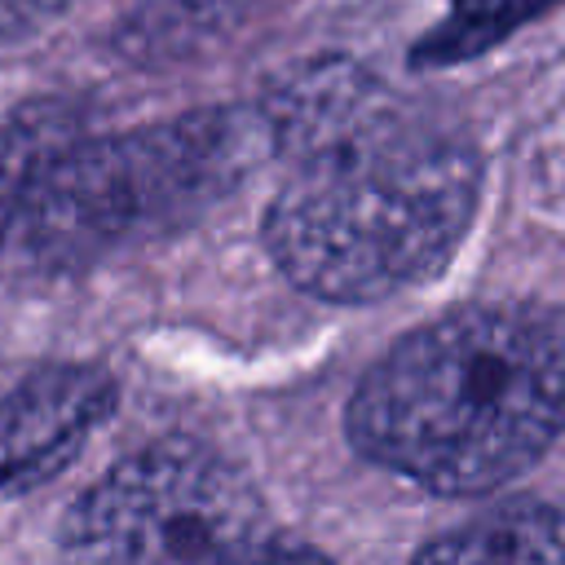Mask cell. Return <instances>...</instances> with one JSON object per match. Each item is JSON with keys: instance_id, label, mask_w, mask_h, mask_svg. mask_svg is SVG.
<instances>
[{"instance_id": "obj_5", "label": "cell", "mask_w": 565, "mask_h": 565, "mask_svg": "<svg viewBox=\"0 0 565 565\" xmlns=\"http://www.w3.org/2000/svg\"><path fill=\"white\" fill-rule=\"evenodd\" d=\"M119 388L106 366L44 362L0 397V499L53 481L115 415Z\"/></svg>"}, {"instance_id": "obj_6", "label": "cell", "mask_w": 565, "mask_h": 565, "mask_svg": "<svg viewBox=\"0 0 565 565\" xmlns=\"http://www.w3.org/2000/svg\"><path fill=\"white\" fill-rule=\"evenodd\" d=\"M419 561H565V512L547 503H503L424 543Z\"/></svg>"}, {"instance_id": "obj_1", "label": "cell", "mask_w": 565, "mask_h": 565, "mask_svg": "<svg viewBox=\"0 0 565 565\" xmlns=\"http://www.w3.org/2000/svg\"><path fill=\"white\" fill-rule=\"evenodd\" d=\"M260 115L287 159L260 243L291 287L371 305L450 260L481 194V154L455 119L349 57L291 71Z\"/></svg>"}, {"instance_id": "obj_7", "label": "cell", "mask_w": 565, "mask_h": 565, "mask_svg": "<svg viewBox=\"0 0 565 565\" xmlns=\"http://www.w3.org/2000/svg\"><path fill=\"white\" fill-rule=\"evenodd\" d=\"M66 119L71 106L62 102H26L0 119V282L13 278L31 181Z\"/></svg>"}, {"instance_id": "obj_2", "label": "cell", "mask_w": 565, "mask_h": 565, "mask_svg": "<svg viewBox=\"0 0 565 565\" xmlns=\"http://www.w3.org/2000/svg\"><path fill=\"white\" fill-rule=\"evenodd\" d=\"M349 446L433 494H486L565 433V309L459 305L406 331L344 406Z\"/></svg>"}, {"instance_id": "obj_4", "label": "cell", "mask_w": 565, "mask_h": 565, "mask_svg": "<svg viewBox=\"0 0 565 565\" xmlns=\"http://www.w3.org/2000/svg\"><path fill=\"white\" fill-rule=\"evenodd\" d=\"M57 547L75 561L313 556L269 525L252 477L194 437H163L93 481L66 508Z\"/></svg>"}, {"instance_id": "obj_9", "label": "cell", "mask_w": 565, "mask_h": 565, "mask_svg": "<svg viewBox=\"0 0 565 565\" xmlns=\"http://www.w3.org/2000/svg\"><path fill=\"white\" fill-rule=\"evenodd\" d=\"M75 0H0V44L26 40L44 31L53 18H62Z\"/></svg>"}, {"instance_id": "obj_3", "label": "cell", "mask_w": 565, "mask_h": 565, "mask_svg": "<svg viewBox=\"0 0 565 565\" xmlns=\"http://www.w3.org/2000/svg\"><path fill=\"white\" fill-rule=\"evenodd\" d=\"M274 154L260 106L194 110L128 132H88L71 110L31 181L13 278L66 274L168 230Z\"/></svg>"}, {"instance_id": "obj_8", "label": "cell", "mask_w": 565, "mask_h": 565, "mask_svg": "<svg viewBox=\"0 0 565 565\" xmlns=\"http://www.w3.org/2000/svg\"><path fill=\"white\" fill-rule=\"evenodd\" d=\"M556 4L561 0H450V13L411 44V57L406 62L415 71L459 66L468 57L490 53L512 31H521L525 22L543 18Z\"/></svg>"}]
</instances>
